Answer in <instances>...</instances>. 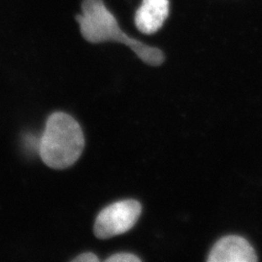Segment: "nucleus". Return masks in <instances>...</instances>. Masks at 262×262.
I'll return each mask as SVG.
<instances>
[{
	"mask_svg": "<svg viewBox=\"0 0 262 262\" xmlns=\"http://www.w3.org/2000/svg\"><path fill=\"white\" fill-rule=\"evenodd\" d=\"M76 19L80 26L82 36L90 43L119 42L130 48L148 66H161L164 61V55L159 49L150 47L122 31L103 0H84L82 13L76 17Z\"/></svg>",
	"mask_w": 262,
	"mask_h": 262,
	"instance_id": "f257e3e1",
	"label": "nucleus"
},
{
	"mask_svg": "<svg viewBox=\"0 0 262 262\" xmlns=\"http://www.w3.org/2000/svg\"><path fill=\"white\" fill-rule=\"evenodd\" d=\"M84 148V133L75 119L63 112L48 118L39 143V155L50 168L62 170L80 159Z\"/></svg>",
	"mask_w": 262,
	"mask_h": 262,
	"instance_id": "f03ea898",
	"label": "nucleus"
},
{
	"mask_svg": "<svg viewBox=\"0 0 262 262\" xmlns=\"http://www.w3.org/2000/svg\"><path fill=\"white\" fill-rule=\"evenodd\" d=\"M142 213L140 202L127 199L104 208L94 223V235L98 239H110L129 231Z\"/></svg>",
	"mask_w": 262,
	"mask_h": 262,
	"instance_id": "7ed1b4c3",
	"label": "nucleus"
},
{
	"mask_svg": "<svg viewBox=\"0 0 262 262\" xmlns=\"http://www.w3.org/2000/svg\"><path fill=\"white\" fill-rule=\"evenodd\" d=\"M209 262H254L256 253L243 237L229 235L220 239L207 258Z\"/></svg>",
	"mask_w": 262,
	"mask_h": 262,
	"instance_id": "20e7f679",
	"label": "nucleus"
},
{
	"mask_svg": "<svg viewBox=\"0 0 262 262\" xmlns=\"http://www.w3.org/2000/svg\"><path fill=\"white\" fill-rule=\"evenodd\" d=\"M168 0H143L135 14V26L144 34H154L168 18Z\"/></svg>",
	"mask_w": 262,
	"mask_h": 262,
	"instance_id": "39448f33",
	"label": "nucleus"
},
{
	"mask_svg": "<svg viewBox=\"0 0 262 262\" xmlns=\"http://www.w3.org/2000/svg\"><path fill=\"white\" fill-rule=\"evenodd\" d=\"M108 262H138L141 261L140 258L132 253H116L106 259Z\"/></svg>",
	"mask_w": 262,
	"mask_h": 262,
	"instance_id": "423d86ee",
	"label": "nucleus"
},
{
	"mask_svg": "<svg viewBox=\"0 0 262 262\" xmlns=\"http://www.w3.org/2000/svg\"><path fill=\"white\" fill-rule=\"evenodd\" d=\"M72 261L74 262H96L99 261V258L93 253H84L75 257Z\"/></svg>",
	"mask_w": 262,
	"mask_h": 262,
	"instance_id": "0eeeda50",
	"label": "nucleus"
}]
</instances>
